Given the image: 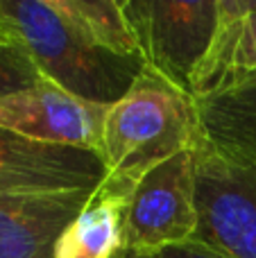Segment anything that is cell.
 <instances>
[{"label":"cell","mask_w":256,"mask_h":258,"mask_svg":"<svg viewBox=\"0 0 256 258\" xmlns=\"http://www.w3.org/2000/svg\"><path fill=\"white\" fill-rule=\"evenodd\" d=\"M254 3H256V0H254Z\"/></svg>","instance_id":"cell-17"},{"label":"cell","mask_w":256,"mask_h":258,"mask_svg":"<svg viewBox=\"0 0 256 258\" xmlns=\"http://www.w3.org/2000/svg\"><path fill=\"white\" fill-rule=\"evenodd\" d=\"M256 80V3L218 0L216 32L193 73L190 95L209 100Z\"/></svg>","instance_id":"cell-9"},{"label":"cell","mask_w":256,"mask_h":258,"mask_svg":"<svg viewBox=\"0 0 256 258\" xmlns=\"http://www.w3.org/2000/svg\"><path fill=\"white\" fill-rule=\"evenodd\" d=\"M116 258H152V256H143V254H136V251H130V249H122L118 251Z\"/></svg>","instance_id":"cell-16"},{"label":"cell","mask_w":256,"mask_h":258,"mask_svg":"<svg viewBox=\"0 0 256 258\" xmlns=\"http://www.w3.org/2000/svg\"><path fill=\"white\" fill-rule=\"evenodd\" d=\"M200 240L236 258H256V163L220 156L204 138L195 145Z\"/></svg>","instance_id":"cell-5"},{"label":"cell","mask_w":256,"mask_h":258,"mask_svg":"<svg viewBox=\"0 0 256 258\" xmlns=\"http://www.w3.org/2000/svg\"><path fill=\"white\" fill-rule=\"evenodd\" d=\"M125 197L98 186L61 231L54 258H116L125 247Z\"/></svg>","instance_id":"cell-11"},{"label":"cell","mask_w":256,"mask_h":258,"mask_svg":"<svg viewBox=\"0 0 256 258\" xmlns=\"http://www.w3.org/2000/svg\"><path fill=\"white\" fill-rule=\"evenodd\" d=\"M195 150H184L150 170L127 200L125 247L154 256L198 236Z\"/></svg>","instance_id":"cell-4"},{"label":"cell","mask_w":256,"mask_h":258,"mask_svg":"<svg viewBox=\"0 0 256 258\" xmlns=\"http://www.w3.org/2000/svg\"><path fill=\"white\" fill-rule=\"evenodd\" d=\"M202 138L198 102L152 68L109 107L102 136L104 179L100 186L130 200L141 179Z\"/></svg>","instance_id":"cell-1"},{"label":"cell","mask_w":256,"mask_h":258,"mask_svg":"<svg viewBox=\"0 0 256 258\" xmlns=\"http://www.w3.org/2000/svg\"><path fill=\"white\" fill-rule=\"evenodd\" d=\"M0 23L27 48L43 80L86 102H118L145 66L91 45L50 0H0Z\"/></svg>","instance_id":"cell-2"},{"label":"cell","mask_w":256,"mask_h":258,"mask_svg":"<svg viewBox=\"0 0 256 258\" xmlns=\"http://www.w3.org/2000/svg\"><path fill=\"white\" fill-rule=\"evenodd\" d=\"M195 102L204 141L234 163H256V80Z\"/></svg>","instance_id":"cell-10"},{"label":"cell","mask_w":256,"mask_h":258,"mask_svg":"<svg viewBox=\"0 0 256 258\" xmlns=\"http://www.w3.org/2000/svg\"><path fill=\"white\" fill-rule=\"evenodd\" d=\"M111 104H95L43 80L23 93L0 98V127L45 145L102 154L104 120Z\"/></svg>","instance_id":"cell-6"},{"label":"cell","mask_w":256,"mask_h":258,"mask_svg":"<svg viewBox=\"0 0 256 258\" xmlns=\"http://www.w3.org/2000/svg\"><path fill=\"white\" fill-rule=\"evenodd\" d=\"M152 258H236V256L227 254V251L218 249V247L209 245V242L200 240V238H190L186 242L157 251Z\"/></svg>","instance_id":"cell-14"},{"label":"cell","mask_w":256,"mask_h":258,"mask_svg":"<svg viewBox=\"0 0 256 258\" xmlns=\"http://www.w3.org/2000/svg\"><path fill=\"white\" fill-rule=\"evenodd\" d=\"M93 190L0 195V258H54L61 231Z\"/></svg>","instance_id":"cell-8"},{"label":"cell","mask_w":256,"mask_h":258,"mask_svg":"<svg viewBox=\"0 0 256 258\" xmlns=\"http://www.w3.org/2000/svg\"><path fill=\"white\" fill-rule=\"evenodd\" d=\"M122 9L145 66L190 93L216 32L218 0H122Z\"/></svg>","instance_id":"cell-3"},{"label":"cell","mask_w":256,"mask_h":258,"mask_svg":"<svg viewBox=\"0 0 256 258\" xmlns=\"http://www.w3.org/2000/svg\"><path fill=\"white\" fill-rule=\"evenodd\" d=\"M43 82L32 54L18 39L0 45V98L23 93Z\"/></svg>","instance_id":"cell-13"},{"label":"cell","mask_w":256,"mask_h":258,"mask_svg":"<svg viewBox=\"0 0 256 258\" xmlns=\"http://www.w3.org/2000/svg\"><path fill=\"white\" fill-rule=\"evenodd\" d=\"M104 163L95 152L45 145L0 127V195L95 190Z\"/></svg>","instance_id":"cell-7"},{"label":"cell","mask_w":256,"mask_h":258,"mask_svg":"<svg viewBox=\"0 0 256 258\" xmlns=\"http://www.w3.org/2000/svg\"><path fill=\"white\" fill-rule=\"evenodd\" d=\"M9 41H14V36H12V32L7 30V27L0 23V45L3 43H9Z\"/></svg>","instance_id":"cell-15"},{"label":"cell","mask_w":256,"mask_h":258,"mask_svg":"<svg viewBox=\"0 0 256 258\" xmlns=\"http://www.w3.org/2000/svg\"><path fill=\"white\" fill-rule=\"evenodd\" d=\"M50 5L91 45L125 59H141L122 0H50Z\"/></svg>","instance_id":"cell-12"}]
</instances>
